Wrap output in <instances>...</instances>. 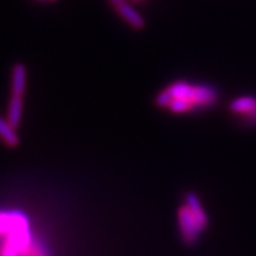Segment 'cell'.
Returning a JSON list of instances; mask_svg holds the SVG:
<instances>
[{
    "instance_id": "4",
    "label": "cell",
    "mask_w": 256,
    "mask_h": 256,
    "mask_svg": "<svg viewBox=\"0 0 256 256\" xmlns=\"http://www.w3.org/2000/svg\"><path fill=\"white\" fill-rule=\"evenodd\" d=\"M26 78H28V70L26 66L21 62L13 65L12 78H10V90L12 95L24 96L26 90Z\"/></svg>"
},
{
    "instance_id": "2",
    "label": "cell",
    "mask_w": 256,
    "mask_h": 256,
    "mask_svg": "<svg viewBox=\"0 0 256 256\" xmlns=\"http://www.w3.org/2000/svg\"><path fill=\"white\" fill-rule=\"evenodd\" d=\"M178 225L182 240L188 246L196 244L200 234L206 230L186 204L181 206L178 210Z\"/></svg>"
},
{
    "instance_id": "11",
    "label": "cell",
    "mask_w": 256,
    "mask_h": 256,
    "mask_svg": "<svg viewBox=\"0 0 256 256\" xmlns=\"http://www.w3.org/2000/svg\"><path fill=\"white\" fill-rule=\"evenodd\" d=\"M240 122L246 126H256V110L246 116L240 117Z\"/></svg>"
},
{
    "instance_id": "10",
    "label": "cell",
    "mask_w": 256,
    "mask_h": 256,
    "mask_svg": "<svg viewBox=\"0 0 256 256\" xmlns=\"http://www.w3.org/2000/svg\"><path fill=\"white\" fill-rule=\"evenodd\" d=\"M0 256H21V254L17 251V248L14 246L10 244V242H4L3 247H2V251H0Z\"/></svg>"
},
{
    "instance_id": "15",
    "label": "cell",
    "mask_w": 256,
    "mask_h": 256,
    "mask_svg": "<svg viewBox=\"0 0 256 256\" xmlns=\"http://www.w3.org/2000/svg\"><path fill=\"white\" fill-rule=\"evenodd\" d=\"M52 2H55V0H52Z\"/></svg>"
},
{
    "instance_id": "5",
    "label": "cell",
    "mask_w": 256,
    "mask_h": 256,
    "mask_svg": "<svg viewBox=\"0 0 256 256\" xmlns=\"http://www.w3.org/2000/svg\"><path fill=\"white\" fill-rule=\"evenodd\" d=\"M256 110V96L252 95H244L238 96L229 103V110L232 114L242 117L251 114L252 110Z\"/></svg>"
},
{
    "instance_id": "12",
    "label": "cell",
    "mask_w": 256,
    "mask_h": 256,
    "mask_svg": "<svg viewBox=\"0 0 256 256\" xmlns=\"http://www.w3.org/2000/svg\"><path fill=\"white\" fill-rule=\"evenodd\" d=\"M122 2H128V0H108V3L112 4L114 6L118 3H122Z\"/></svg>"
},
{
    "instance_id": "8",
    "label": "cell",
    "mask_w": 256,
    "mask_h": 256,
    "mask_svg": "<svg viewBox=\"0 0 256 256\" xmlns=\"http://www.w3.org/2000/svg\"><path fill=\"white\" fill-rule=\"evenodd\" d=\"M0 140L8 147H17L20 138L16 133V128H13L6 118L0 117Z\"/></svg>"
},
{
    "instance_id": "3",
    "label": "cell",
    "mask_w": 256,
    "mask_h": 256,
    "mask_svg": "<svg viewBox=\"0 0 256 256\" xmlns=\"http://www.w3.org/2000/svg\"><path fill=\"white\" fill-rule=\"evenodd\" d=\"M114 10L129 26L136 30H142L146 26V20L129 2H122L114 6Z\"/></svg>"
},
{
    "instance_id": "16",
    "label": "cell",
    "mask_w": 256,
    "mask_h": 256,
    "mask_svg": "<svg viewBox=\"0 0 256 256\" xmlns=\"http://www.w3.org/2000/svg\"><path fill=\"white\" fill-rule=\"evenodd\" d=\"M21 256H25V255H21Z\"/></svg>"
},
{
    "instance_id": "7",
    "label": "cell",
    "mask_w": 256,
    "mask_h": 256,
    "mask_svg": "<svg viewBox=\"0 0 256 256\" xmlns=\"http://www.w3.org/2000/svg\"><path fill=\"white\" fill-rule=\"evenodd\" d=\"M22 110H24V102L22 96H17V95H12L10 100V106H8V114H6V120L10 121V124L13 128H18L20 122H21V117H22Z\"/></svg>"
},
{
    "instance_id": "13",
    "label": "cell",
    "mask_w": 256,
    "mask_h": 256,
    "mask_svg": "<svg viewBox=\"0 0 256 256\" xmlns=\"http://www.w3.org/2000/svg\"><path fill=\"white\" fill-rule=\"evenodd\" d=\"M132 2H134V3H142L144 0H132Z\"/></svg>"
},
{
    "instance_id": "9",
    "label": "cell",
    "mask_w": 256,
    "mask_h": 256,
    "mask_svg": "<svg viewBox=\"0 0 256 256\" xmlns=\"http://www.w3.org/2000/svg\"><path fill=\"white\" fill-rule=\"evenodd\" d=\"M25 256H51L48 248L40 242V240H32L30 242L28 250L24 254Z\"/></svg>"
},
{
    "instance_id": "14",
    "label": "cell",
    "mask_w": 256,
    "mask_h": 256,
    "mask_svg": "<svg viewBox=\"0 0 256 256\" xmlns=\"http://www.w3.org/2000/svg\"><path fill=\"white\" fill-rule=\"evenodd\" d=\"M36 2H40V3H44V2H48V0H36Z\"/></svg>"
},
{
    "instance_id": "1",
    "label": "cell",
    "mask_w": 256,
    "mask_h": 256,
    "mask_svg": "<svg viewBox=\"0 0 256 256\" xmlns=\"http://www.w3.org/2000/svg\"><path fill=\"white\" fill-rule=\"evenodd\" d=\"M218 100V90L214 86L176 81L156 95L155 104L159 108H168L172 114H181L210 108Z\"/></svg>"
},
{
    "instance_id": "6",
    "label": "cell",
    "mask_w": 256,
    "mask_h": 256,
    "mask_svg": "<svg viewBox=\"0 0 256 256\" xmlns=\"http://www.w3.org/2000/svg\"><path fill=\"white\" fill-rule=\"evenodd\" d=\"M185 204L188 206V208L190 211L192 212L195 218H198V221L203 225V228H207L208 225V218H207V214L206 211L203 210L202 207V203L199 200L198 195L195 194V192H188L185 196Z\"/></svg>"
}]
</instances>
